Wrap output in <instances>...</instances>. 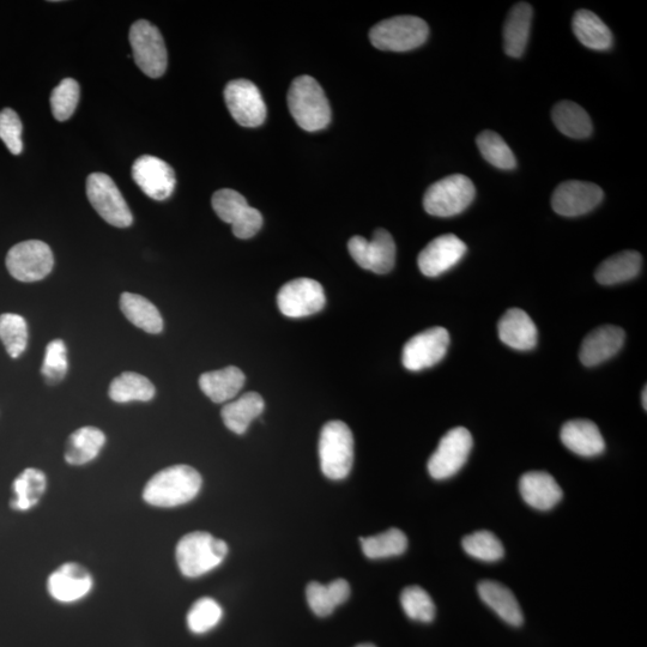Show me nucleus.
<instances>
[{"label": "nucleus", "instance_id": "f257e3e1", "mask_svg": "<svg viewBox=\"0 0 647 647\" xmlns=\"http://www.w3.org/2000/svg\"><path fill=\"white\" fill-rule=\"evenodd\" d=\"M202 476L190 465H173L151 477L144 487L145 503L171 509L190 503L202 488Z\"/></svg>", "mask_w": 647, "mask_h": 647}, {"label": "nucleus", "instance_id": "f03ea898", "mask_svg": "<svg viewBox=\"0 0 647 647\" xmlns=\"http://www.w3.org/2000/svg\"><path fill=\"white\" fill-rule=\"evenodd\" d=\"M290 113L301 129L324 130L331 122V107L320 84L311 76H300L288 92Z\"/></svg>", "mask_w": 647, "mask_h": 647}, {"label": "nucleus", "instance_id": "7ed1b4c3", "mask_svg": "<svg viewBox=\"0 0 647 647\" xmlns=\"http://www.w3.org/2000/svg\"><path fill=\"white\" fill-rule=\"evenodd\" d=\"M227 554V543L204 531L185 535L175 550L179 570L187 578L202 577L215 570Z\"/></svg>", "mask_w": 647, "mask_h": 647}, {"label": "nucleus", "instance_id": "20e7f679", "mask_svg": "<svg viewBox=\"0 0 647 647\" xmlns=\"http://www.w3.org/2000/svg\"><path fill=\"white\" fill-rule=\"evenodd\" d=\"M318 451L323 474L330 480L346 479L354 463V437L348 425L342 421L326 423L320 432Z\"/></svg>", "mask_w": 647, "mask_h": 647}, {"label": "nucleus", "instance_id": "39448f33", "mask_svg": "<svg viewBox=\"0 0 647 647\" xmlns=\"http://www.w3.org/2000/svg\"><path fill=\"white\" fill-rule=\"evenodd\" d=\"M428 24L420 17L396 16L379 22L371 29L370 40L378 50L407 52L428 39Z\"/></svg>", "mask_w": 647, "mask_h": 647}, {"label": "nucleus", "instance_id": "423d86ee", "mask_svg": "<svg viewBox=\"0 0 647 647\" xmlns=\"http://www.w3.org/2000/svg\"><path fill=\"white\" fill-rule=\"evenodd\" d=\"M475 185L462 174L450 175L428 187L423 207L429 215L452 217L463 213L473 203Z\"/></svg>", "mask_w": 647, "mask_h": 647}, {"label": "nucleus", "instance_id": "0eeeda50", "mask_svg": "<svg viewBox=\"0 0 647 647\" xmlns=\"http://www.w3.org/2000/svg\"><path fill=\"white\" fill-rule=\"evenodd\" d=\"M129 39L138 68L151 78L165 75L168 53L159 28L153 23L139 20L132 24Z\"/></svg>", "mask_w": 647, "mask_h": 647}, {"label": "nucleus", "instance_id": "6e6552de", "mask_svg": "<svg viewBox=\"0 0 647 647\" xmlns=\"http://www.w3.org/2000/svg\"><path fill=\"white\" fill-rule=\"evenodd\" d=\"M87 196L96 213L111 226L128 228L132 225L133 216L129 205L116 183L107 174L93 173L89 175Z\"/></svg>", "mask_w": 647, "mask_h": 647}, {"label": "nucleus", "instance_id": "1a4fd4ad", "mask_svg": "<svg viewBox=\"0 0 647 647\" xmlns=\"http://www.w3.org/2000/svg\"><path fill=\"white\" fill-rule=\"evenodd\" d=\"M54 266L53 252L44 241L28 240L17 244L6 256V268L17 281L32 283L44 280Z\"/></svg>", "mask_w": 647, "mask_h": 647}, {"label": "nucleus", "instance_id": "9d476101", "mask_svg": "<svg viewBox=\"0 0 647 647\" xmlns=\"http://www.w3.org/2000/svg\"><path fill=\"white\" fill-rule=\"evenodd\" d=\"M473 450V437L467 428L456 427L441 438L428 461V473L434 480H447L459 473Z\"/></svg>", "mask_w": 647, "mask_h": 647}, {"label": "nucleus", "instance_id": "9b49d317", "mask_svg": "<svg viewBox=\"0 0 647 647\" xmlns=\"http://www.w3.org/2000/svg\"><path fill=\"white\" fill-rule=\"evenodd\" d=\"M325 292L322 284L312 278H298L280 289L277 305L283 316L305 318L313 316L325 307Z\"/></svg>", "mask_w": 647, "mask_h": 647}, {"label": "nucleus", "instance_id": "f8f14e48", "mask_svg": "<svg viewBox=\"0 0 647 647\" xmlns=\"http://www.w3.org/2000/svg\"><path fill=\"white\" fill-rule=\"evenodd\" d=\"M348 249L350 256L360 268L372 271L374 274H389L395 266V240L385 229H377L371 241L356 235L349 240Z\"/></svg>", "mask_w": 647, "mask_h": 647}, {"label": "nucleus", "instance_id": "ddd939ff", "mask_svg": "<svg viewBox=\"0 0 647 647\" xmlns=\"http://www.w3.org/2000/svg\"><path fill=\"white\" fill-rule=\"evenodd\" d=\"M450 346V335L444 328H432L420 332L405 343L402 353L403 366L411 372L431 368L445 358Z\"/></svg>", "mask_w": 647, "mask_h": 647}, {"label": "nucleus", "instance_id": "4468645a", "mask_svg": "<svg viewBox=\"0 0 647 647\" xmlns=\"http://www.w3.org/2000/svg\"><path fill=\"white\" fill-rule=\"evenodd\" d=\"M225 100L235 122L244 128H258L266 119V105L255 83L234 80L227 84Z\"/></svg>", "mask_w": 647, "mask_h": 647}, {"label": "nucleus", "instance_id": "2eb2a0df", "mask_svg": "<svg viewBox=\"0 0 647 647\" xmlns=\"http://www.w3.org/2000/svg\"><path fill=\"white\" fill-rule=\"evenodd\" d=\"M132 178L145 195L155 201H166L173 195L177 177L173 168L159 157H138L132 166Z\"/></svg>", "mask_w": 647, "mask_h": 647}, {"label": "nucleus", "instance_id": "dca6fc26", "mask_svg": "<svg viewBox=\"0 0 647 647\" xmlns=\"http://www.w3.org/2000/svg\"><path fill=\"white\" fill-rule=\"evenodd\" d=\"M600 186L586 181L570 180L556 187L552 207L556 214L577 217L590 213L603 201Z\"/></svg>", "mask_w": 647, "mask_h": 647}, {"label": "nucleus", "instance_id": "f3484780", "mask_svg": "<svg viewBox=\"0 0 647 647\" xmlns=\"http://www.w3.org/2000/svg\"><path fill=\"white\" fill-rule=\"evenodd\" d=\"M467 253V245L455 234L440 235L423 249L417 264L423 275L438 277L461 262Z\"/></svg>", "mask_w": 647, "mask_h": 647}, {"label": "nucleus", "instance_id": "a211bd4d", "mask_svg": "<svg viewBox=\"0 0 647 647\" xmlns=\"http://www.w3.org/2000/svg\"><path fill=\"white\" fill-rule=\"evenodd\" d=\"M93 577L86 567L68 562L57 568L47 580L48 594L62 603L83 600L93 589Z\"/></svg>", "mask_w": 647, "mask_h": 647}, {"label": "nucleus", "instance_id": "6ab92c4d", "mask_svg": "<svg viewBox=\"0 0 647 647\" xmlns=\"http://www.w3.org/2000/svg\"><path fill=\"white\" fill-rule=\"evenodd\" d=\"M625 343V331L614 325H604L588 336L580 347L579 358L586 367H594L612 359Z\"/></svg>", "mask_w": 647, "mask_h": 647}, {"label": "nucleus", "instance_id": "aec40b11", "mask_svg": "<svg viewBox=\"0 0 647 647\" xmlns=\"http://www.w3.org/2000/svg\"><path fill=\"white\" fill-rule=\"evenodd\" d=\"M519 492L525 503L538 511H549L564 497L559 483L544 471H530L519 480Z\"/></svg>", "mask_w": 647, "mask_h": 647}, {"label": "nucleus", "instance_id": "412c9836", "mask_svg": "<svg viewBox=\"0 0 647 647\" xmlns=\"http://www.w3.org/2000/svg\"><path fill=\"white\" fill-rule=\"evenodd\" d=\"M560 438L568 450L582 457H596L606 450L600 429L589 420H572L561 428Z\"/></svg>", "mask_w": 647, "mask_h": 647}, {"label": "nucleus", "instance_id": "4be33fe9", "mask_svg": "<svg viewBox=\"0 0 647 647\" xmlns=\"http://www.w3.org/2000/svg\"><path fill=\"white\" fill-rule=\"evenodd\" d=\"M498 330L500 340L512 349L528 352L536 347L538 334L534 320L519 308H512L504 314Z\"/></svg>", "mask_w": 647, "mask_h": 647}, {"label": "nucleus", "instance_id": "5701e85b", "mask_svg": "<svg viewBox=\"0 0 647 647\" xmlns=\"http://www.w3.org/2000/svg\"><path fill=\"white\" fill-rule=\"evenodd\" d=\"M479 596L493 612L497 613L506 624L519 627L523 625L524 616L522 608L513 592L506 588L505 585L493 582V580H483L477 586Z\"/></svg>", "mask_w": 647, "mask_h": 647}, {"label": "nucleus", "instance_id": "b1692460", "mask_svg": "<svg viewBox=\"0 0 647 647\" xmlns=\"http://www.w3.org/2000/svg\"><path fill=\"white\" fill-rule=\"evenodd\" d=\"M246 377L238 367L229 366L219 371L207 372L199 378V388L214 403L231 401L244 388Z\"/></svg>", "mask_w": 647, "mask_h": 647}, {"label": "nucleus", "instance_id": "393cba45", "mask_svg": "<svg viewBox=\"0 0 647 647\" xmlns=\"http://www.w3.org/2000/svg\"><path fill=\"white\" fill-rule=\"evenodd\" d=\"M352 590L347 580L337 579L328 585L312 582L307 585L308 606L319 618H326L349 600Z\"/></svg>", "mask_w": 647, "mask_h": 647}, {"label": "nucleus", "instance_id": "a878e982", "mask_svg": "<svg viewBox=\"0 0 647 647\" xmlns=\"http://www.w3.org/2000/svg\"><path fill=\"white\" fill-rule=\"evenodd\" d=\"M532 8L528 3H518L509 12L504 26V48L507 56L520 58L528 45Z\"/></svg>", "mask_w": 647, "mask_h": 647}, {"label": "nucleus", "instance_id": "bb28decb", "mask_svg": "<svg viewBox=\"0 0 647 647\" xmlns=\"http://www.w3.org/2000/svg\"><path fill=\"white\" fill-rule=\"evenodd\" d=\"M264 399L257 392H247L245 395L223 407L221 416L223 423L235 434H244L251 422L263 414Z\"/></svg>", "mask_w": 647, "mask_h": 647}, {"label": "nucleus", "instance_id": "cd10ccee", "mask_svg": "<svg viewBox=\"0 0 647 647\" xmlns=\"http://www.w3.org/2000/svg\"><path fill=\"white\" fill-rule=\"evenodd\" d=\"M106 444V435L96 427H82L70 435L65 449V461L71 465H86L96 457Z\"/></svg>", "mask_w": 647, "mask_h": 647}, {"label": "nucleus", "instance_id": "c85d7f7f", "mask_svg": "<svg viewBox=\"0 0 647 647\" xmlns=\"http://www.w3.org/2000/svg\"><path fill=\"white\" fill-rule=\"evenodd\" d=\"M120 308L126 319L148 334H160L163 330V319L153 302L144 296L133 293H123L120 298Z\"/></svg>", "mask_w": 647, "mask_h": 647}, {"label": "nucleus", "instance_id": "c756f323", "mask_svg": "<svg viewBox=\"0 0 647 647\" xmlns=\"http://www.w3.org/2000/svg\"><path fill=\"white\" fill-rule=\"evenodd\" d=\"M643 258L636 251H624L609 257L598 266L596 280L603 286H614L633 280L642 270Z\"/></svg>", "mask_w": 647, "mask_h": 647}, {"label": "nucleus", "instance_id": "7c9ffc66", "mask_svg": "<svg viewBox=\"0 0 647 647\" xmlns=\"http://www.w3.org/2000/svg\"><path fill=\"white\" fill-rule=\"evenodd\" d=\"M573 32L585 47L596 51L609 50L613 34L600 17L589 10H579L573 17Z\"/></svg>", "mask_w": 647, "mask_h": 647}, {"label": "nucleus", "instance_id": "2f4dec72", "mask_svg": "<svg viewBox=\"0 0 647 647\" xmlns=\"http://www.w3.org/2000/svg\"><path fill=\"white\" fill-rule=\"evenodd\" d=\"M155 386L147 377L136 372H124L113 380L110 395L113 402H149L155 397Z\"/></svg>", "mask_w": 647, "mask_h": 647}, {"label": "nucleus", "instance_id": "473e14b6", "mask_svg": "<svg viewBox=\"0 0 647 647\" xmlns=\"http://www.w3.org/2000/svg\"><path fill=\"white\" fill-rule=\"evenodd\" d=\"M553 122L565 136L583 139L592 133V123L589 114L576 102L561 101L553 108Z\"/></svg>", "mask_w": 647, "mask_h": 647}, {"label": "nucleus", "instance_id": "72a5a7b5", "mask_svg": "<svg viewBox=\"0 0 647 647\" xmlns=\"http://www.w3.org/2000/svg\"><path fill=\"white\" fill-rule=\"evenodd\" d=\"M47 487V480L44 473L39 469L28 468L17 477L12 485L15 499L11 501V507L17 511H28L38 505Z\"/></svg>", "mask_w": 647, "mask_h": 647}, {"label": "nucleus", "instance_id": "f704fd0d", "mask_svg": "<svg viewBox=\"0 0 647 647\" xmlns=\"http://www.w3.org/2000/svg\"><path fill=\"white\" fill-rule=\"evenodd\" d=\"M362 552L371 560L393 558L402 555L408 548L404 532L392 528L376 536L361 538Z\"/></svg>", "mask_w": 647, "mask_h": 647}, {"label": "nucleus", "instance_id": "c9c22d12", "mask_svg": "<svg viewBox=\"0 0 647 647\" xmlns=\"http://www.w3.org/2000/svg\"><path fill=\"white\" fill-rule=\"evenodd\" d=\"M477 147L485 159L494 167L511 171L517 166L513 151L497 132L486 130L476 139Z\"/></svg>", "mask_w": 647, "mask_h": 647}, {"label": "nucleus", "instance_id": "e433bc0d", "mask_svg": "<svg viewBox=\"0 0 647 647\" xmlns=\"http://www.w3.org/2000/svg\"><path fill=\"white\" fill-rule=\"evenodd\" d=\"M0 341L12 359L20 358L28 344L26 319L15 313L0 316Z\"/></svg>", "mask_w": 647, "mask_h": 647}, {"label": "nucleus", "instance_id": "4c0bfd02", "mask_svg": "<svg viewBox=\"0 0 647 647\" xmlns=\"http://www.w3.org/2000/svg\"><path fill=\"white\" fill-rule=\"evenodd\" d=\"M464 552L483 562H497L504 558L503 543L491 531H476L462 541Z\"/></svg>", "mask_w": 647, "mask_h": 647}, {"label": "nucleus", "instance_id": "58836bf2", "mask_svg": "<svg viewBox=\"0 0 647 647\" xmlns=\"http://www.w3.org/2000/svg\"><path fill=\"white\" fill-rule=\"evenodd\" d=\"M223 616V610L219 603L213 598L203 597L201 600L193 603V606L187 614V626L195 634H204L213 630Z\"/></svg>", "mask_w": 647, "mask_h": 647}, {"label": "nucleus", "instance_id": "ea45409f", "mask_svg": "<svg viewBox=\"0 0 647 647\" xmlns=\"http://www.w3.org/2000/svg\"><path fill=\"white\" fill-rule=\"evenodd\" d=\"M81 88L77 81L65 78L52 90L51 107L53 117L58 122H66L76 111L80 102Z\"/></svg>", "mask_w": 647, "mask_h": 647}, {"label": "nucleus", "instance_id": "a19ab883", "mask_svg": "<svg viewBox=\"0 0 647 647\" xmlns=\"http://www.w3.org/2000/svg\"><path fill=\"white\" fill-rule=\"evenodd\" d=\"M401 604L408 618L420 622H432L435 618V604L432 597L420 586H408L402 591Z\"/></svg>", "mask_w": 647, "mask_h": 647}, {"label": "nucleus", "instance_id": "79ce46f5", "mask_svg": "<svg viewBox=\"0 0 647 647\" xmlns=\"http://www.w3.org/2000/svg\"><path fill=\"white\" fill-rule=\"evenodd\" d=\"M68 370V348L64 341H51L46 348L44 364L41 368L42 377L48 385H57L63 382Z\"/></svg>", "mask_w": 647, "mask_h": 647}, {"label": "nucleus", "instance_id": "37998d69", "mask_svg": "<svg viewBox=\"0 0 647 647\" xmlns=\"http://www.w3.org/2000/svg\"><path fill=\"white\" fill-rule=\"evenodd\" d=\"M211 203H213L216 215L223 222L229 223L232 226L250 209L246 198L238 191L231 189H222L215 192Z\"/></svg>", "mask_w": 647, "mask_h": 647}, {"label": "nucleus", "instance_id": "c03bdc74", "mask_svg": "<svg viewBox=\"0 0 647 647\" xmlns=\"http://www.w3.org/2000/svg\"><path fill=\"white\" fill-rule=\"evenodd\" d=\"M23 125L18 114L11 108L0 111V139L11 154L20 155L23 151Z\"/></svg>", "mask_w": 647, "mask_h": 647}, {"label": "nucleus", "instance_id": "a18cd8bd", "mask_svg": "<svg viewBox=\"0 0 647 647\" xmlns=\"http://www.w3.org/2000/svg\"><path fill=\"white\" fill-rule=\"evenodd\" d=\"M263 226V216L255 208L250 207L247 213L232 226L233 234L239 239H251Z\"/></svg>", "mask_w": 647, "mask_h": 647}, {"label": "nucleus", "instance_id": "49530a36", "mask_svg": "<svg viewBox=\"0 0 647 647\" xmlns=\"http://www.w3.org/2000/svg\"><path fill=\"white\" fill-rule=\"evenodd\" d=\"M646 395H647V389H646V386H645V388H644V390H643V396H642V402H643V405H644V409H645V410H646V408H647Z\"/></svg>", "mask_w": 647, "mask_h": 647}, {"label": "nucleus", "instance_id": "de8ad7c7", "mask_svg": "<svg viewBox=\"0 0 647 647\" xmlns=\"http://www.w3.org/2000/svg\"><path fill=\"white\" fill-rule=\"evenodd\" d=\"M356 647H377V646H374L373 644H360Z\"/></svg>", "mask_w": 647, "mask_h": 647}]
</instances>
